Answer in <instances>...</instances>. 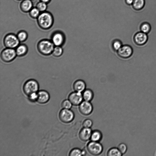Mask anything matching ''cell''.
Masks as SVG:
<instances>
[{"instance_id": "28", "label": "cell", "mask_w": 156, "mask_h": 156, "mask_svg": "<svg viewBox=\"0 0 156 156\" xmlns=\"http://www.w3.org/2000/svg\"><path fill=\"white\" fill-rule=\"evenodd\" d=\"M46 3L41 1L37 5V8L40 11L43 12L45 11L47 7Z\"/></svg>"}, {"instance_id": "17", "label": "cell", "mask_w": 156, "mask_h": 156, "mask_svg": "<svg viewBox=\"0 0 156 156\" xmlns=\"http://www.w3.org/2000/svg\"><path fill=\"white\" fill-rule=\"evenodd\" d=\"M83 100L85 101H90L93 98L94 94L92 90L90 89L85 90L82 94Z\"/></svg>"}, {"instance_id": "27", "label": "cell", "mask_w": 156, "mask_h": 156, "mask_svg": "<svg viewBox=\"0 0 156 156\" xmlns=\"http://www.w3.org/2000/svg\"><path fill=\"white\" fill-rule=\"evenodd\" d=\"M72 104L69 100H65L61 104L62 107L63 109H70L72 106Z\"/></svg>"}, {"instance_id": "11", "label": "cell", "mask_w": 156, "mask_h": 156, "mask_svg": "<svg viewBox=\"0 0 156 156\" xmlns=\"http://www.w3.org/2000/svg\"><path fill=\"white\" fill-rule=\"evenodd\" d=\"M93 110V106L89 101H84L79 105V110L84 115H87L90 114Z\"/></svg>"}, {"instance_id": "1", "label": "cell", "mask_w": 156, "mask_h": 156, "mask_svg": "<svg viewBox=\"0 0 156 156\" xmlns=\"http://www.w3.org/2000/svg\"><path fill=\"white\" fill-rule=\"evenodd\" d=\"M55 46L51 41L43 39L38 42L37 47L38 51L41 54L48 55L52 53Z\"/></svg>"}, {"instance_id": "8", "label": "cell", "mask_w": 156, "mask_h": 156, "mask_svg": "<svg viewBox=\"0 0 156 156\" xmlns=\"http://www.w3.org/2000/svg\"><path fill=\"white\" fill-rule=\"evenodd\" d=\"M59 118L63 122L68 123L72 121L74 118V112L69 109H63L59 113Z\"/></svg>"}, {"instance_id": "35", "label": "cell", "mask_w": 156, "mask_h": 156, "mask_svg": "<svg viewBox=\"0 0 156 156\" xmlns=\"http://www.w3.org/2000/svg\"><path fill=\"white\" fill-rule=\"evenodd\" d=\"M41 1L46 3L49 1L50 0H41Z\"/></svg>"}, {"instance_id": "34", "label": "cell", "mask_w": 156, "mask_h": 156, "mask_svg": "<svg viewBox=\"0 0 156 156\" xmlns=\"http://www.w3.org/2000/svg\"><path fill=\"white\" fill-rule=\"evenodd\" d=\"M82 155H84L86 154V151H85L84 150H82Z\"/></svg>"}, {"instance_id": "3", "label": "cell", "mask_w": 156, "mask_h": 156, "mask_svg": "<svg viewBox=\"0 0 156 156\" xmlns=\"http://www.w3.org/2000/svg\"><path fill=\"white\" fill-rule=\"evenodd\" d=\"M39 84L34 79H30L24 83L23 89L24 93L28 96L34 93H37L39 89Z\"/></svg>"}, {"instance_id": "12", "label": "cell", "mask_w": 156, "mask_h": 156, "mask_svg": "<svg viewBox=\"0 0 156 156\" xmlns=\"http://www.w3.org/2000/svg\"><path fill=\"white\" fill-rule=\"evenodd\" d=\"M68 99L72 104L75 106L79 105L83 100L81 93L76 91L70 93Z\"/></svg>"}, {"instance_id": "4", "label": "cell", "mask_w": 156, "mask_h": 156, "mask_svg": "<svg viewBox=\"0 0 156 156\" xmlns=\"http://www.w3.org/2000/svg\"><path fill=\"white\" fill-rule=\"evenodd\" d=\"M20 41L17 36L13 34H9L5 36L3 43L6 48L15 49L20 44Z\"/></svg>"}, {"instance_id": "2", "label": "cell", "mask_w": 156, "mask_h": 156, "mask_svg": "<svg viewBox=\"0 0 156 156\" xmlns=\"http://www.w3.org/2000/svg\"><path fill=\"white\" fill-rule=\"evenodd\" d=\"M38 23L39 27L43 29L50 28L53 23V19L51 15L44 12L39 15L38 17Z\"/></svg>"}, {"instance_id": "25", "label": "cell", "mask_w": 156, "mask_h": 156, "mask_svg": "<svg viewBox=\"0 0 156 156\" xmlns=\"http://www.w3.org/2000/svg\"><path fill=\"white\" fill-rule=\"evenodd\" d=\"M122 42L118 40H115L114 41L112 44V46L113 49L116 51H117L122 46Z\"/></svg>"}, {"instance_id": "24", "label": "cell", "mask_w": 156, "mask_h": 156, "mask_svg": "<svg viewBox=\"0 0 156 156\" xmlns=\"http://www.w3.org/2000/svg\"><path fill=\"white\" fill-rule=\"evenodd\" d=\"M63 50L62 48L60 46H55L52 54L55 57H59L62 54Z\"/></svg>"}, {"instance_id": "9", "label": "cell", "mask_w": 156, "mask_h": 156, "mask_svg": "<svg viewBox=\"0 0 156 156\" xmlns=\"http://www.w3.org/2000/svg\"><path fill=\"white\" fill-rule=\"evenodd\" d=\"M148 38L147 34L140 31L134 34L133 40L134 44L136 45L142 46L146 44Z\"/></svg>"}, {"instance_id": "14", "label": "cell", "mask_w": 156, "mask_h": 156, "mask_svg": "<svg viewBox=\"0 0 156 156\" xmlns=\"http://www.w3.org/2000/svg\"><path fill=\"white\" fill-rule=\"evenodd\" d=\"M90 128H82L79 133V137L82 141H86L90 138L92 133Z\"/></svg>"}, {"instance_id": "26", "label": "cell", "mask_w": 156, "mask_h": 156, "mask_svg": "<svg viewBox=\"0 0 156 156\" xmlns=\"http://www.w3.org/2000/svg\"><path fill=\"white\" fill-rule=\"evenodd\" d=\"M70 156H82V151L78 148H75L72 150L69 153Z\"/></svg>"}, {"instance_id": "5", "label": "cell", "mask_w": 156, "mask_h": 156, "mask_svg": "<svg viewBox=\"0 0 156 156\" xmlns=\"http://www.w3.org/2000/svg\"><path fill=\"white\" fill-rule=\"evenodd\" d=\"M16 56V50L13 48H6L2 50L1 53L2 60L6 62L12 61Z\"/></svg>"}, {"instance_id": "19", "label": "cell", "mask_w": 156, "mask_h": 156, "mask_svg": "<svg viewBox=\"0 0 156 156\" xmlns=\"http://www.w3.org/2000/svg\"><path fill=\"white\" fill-rule=\"evenodd\" d=\"M102 138V134L101 132L98 130H95L92 132L90 139L92 141L99 142Z\"/></svg>"}, {"instance_id": "29", "label": "cell", "mask_w": 156, "mask_h": 156, "mask_svg": "<svg viewBox=\"0 0 156 156\" xmlns=\"http://www.w3.org/2000/svg\"><path fill=\"white\" fill-rule=\"evenodd\" d=\"M39 12L40 11L37 8H34L30 10V14L31 17L35 18L39 16Z\"/></svg>"}, {"instance_id": "20", "label": "cell", "mask_w": 156, "mask_h": 156, "mask_svg": "<svg viewBox=\"0 0 156 156\" xmlns=\"http://www.w3.org/2000/svg\"><path fill=\"white\" fill-rule=\"evenodd\" d=\"M145 3V0H134L132 5L134 9L139 10L144 7Z\"/></svg>"}, {"instance_id": "31", "label": "cell", "mask_w": 156, "mask_h": 156, "mask_svg": "<svg viewBox=\"0 0 156 156\" xmlns=\"http://www.w3.org/2000/svg\"><path fill=\"white\" fill-rule=\"evenodd\" d=\"M93 125V122L91 120L87 119L85 120L83 123V127L90 128Z\"/></svg>"}, {"instance_id": "32", "label": "cell", "mask_w": 156, "mask_h": 156, "mask_svg": "<svg viewBox=\"0 0 156 156\" xmlns=\"http://www.w3.org/2000/svg\"><path fill=\"white\" fill-rule=\"evenodd\" d=\"M29 100L32 101H37V93H34L28 96Z\"/></svg>"}, {"instance_id": "18", "label": "cell", "mask_w": 156, "mask_h": 156, "mask_svg": "<svg viewBox=\"0 0 156 156\" xmlns=\"http://www.w3.org/2000/svg\"><path fill=\"white\" fill-rule=\"evenodd\" d=\"M32 6V3L30 0H24L21 3V8L24 12H28L30 10Z\"/></svg>"}, {"instance_id": "21", "label": "cell", "mask_w": 156, "mask_h": 156, "mask_svg": "<svg viewBox=\"0 0 156 156\" xmlns=\"http://www.w3.org/2000/svg\"><path fill=\"white\" fill-rule=\"evenodd\" d=\"M151 30V26L147 22H145L142 23L140 27V31L147 34L150 33Z\"/></svg>"}, {"instance_id": "23", "label": "cell", "mask_w": 156, "mask_h": 156, "mask_svg": "<svg viewBox=\"0 0 156 156\" xmlns=\"http://www.w3.org/2000/svg\"><path fill=\"white\" fill-rule=\"evenodd\" d=\"M17 37L20 42L25 41L28 37L27 33L24 31H19L17 34Z\"/></svg>"}, {"instance_id": "22", "label": "cell", "mask_w": 156, "mask_h": 156, "mask_svg": "<svg viewBox=\"0 0 156 156\" xmlns=\"http://www.w3.org/2000/svg\"><path fill=\"white\" fill-rule=\"evenodd\" d=\"M122 154L118 148L113 147L108 151L107 155L108 156H121Z\"/></svg>"}, {"instance_id": "16", "label": "cell", "mask_w": 156, "mask_h": 156, "mask_svg": "<svg viewBox=\"0 0 156 156\" xmlns=\"http://www.w3.org/2000/svg\"><path fill=\"white\" fill-rule=\"evenodd\" d=\"M28 49L25 44H19L16 48V51L17 56L22 57L25 55L27 52Z\"/></svg>"}, {"instance_id": "13", "label": "cell", "mask_w": 156, "mask_h": 156, "mask_svg": "<svg viewBox=\"0 0 156 156\" xmlns=\"http://www.w3.org/2000/svg\"><path fill=\"white\" fill-rule=\"evenodd\" d=\"M50 96L47 91L44 90L39 91L37 93V101L41 104H44L48 101Z\"/></svg>"}, {"instance_id": "33", "label": "cell", "mask_w": 156, "mask_h": 156, "mask_svg": "<svg viewBox=\"0 0 156 156\" xmlns=\"http://www.w3.org/2000/svg\"><path fill=\"white\" fill-rule=\"evenodd\" d=\"M134 0H125V3L127 5H131L133 4Z\"/></svg>"}, {"instance_id": "15", "label": "cell", "mask_w": 156, "mask_h": 156, "mask_svg": "<svg viewBox=\"0 0 156 156\" xmlns=\"http://www.w3.org/2000/svg\"><path fill=\"white\" fill-rule=\"evenodd\" d=\"M86 85L85 82L82 80H78L74 83L73 87L75 91L82 92L85 89Z\"/></svg>"}, {"instance_id": "10", "label": "cell", "mask_w": 156, "mask_h": 156, "mask_svg": "<svg viewBox=\"0 0 156 156\" xmlns=\"http://www.w3.org/2000/svg\"><path fill=\"white\" fill-rule=\"evenodd\" d=\"M51 41L55 46H62L65 43V37L64 34L60 31L54 32L51 36Z\"/></svg>"}, {"instance_id": "30", "label": "cell", "mask_w": 156, "mask_h": 156, "mask_svg": "<svg viewBox=\"0 0 156 156\" xmlns=\"http://www.w3.org/2000/svg\"><path fill=\"white\" fill-rule=\"evenodd\" d=\"M118 148L122 154L125 153L127 150V146L123 143L120 144L118 146Z\"/></svg>"}, {"instance_id": "7", "label": "cell", "mask_w": 156, "mask_h": 156, "mask_svg": "<svg viewBox=\"0 0 156 156\" xmlns=\"http://www.w3.org/2000/svg\"><path fill=\"white\" fill-rule=\"evenodd\" d=\"M133 50L132 47L128 44L122 45L117 51L118 55L120 58L126 59L133 55Z\"/></svg>"}, {"instance_id": "6", "label": "cell", "mask_w": 156, "mask_h": 156, "mask_svg": "<svg viewBox=\"0 0 156 156\" xmlns=\"http://www.w3.org/2000/svg\"><path fill=\"white\" fill-rule=\"evenodd\" d=\"M87 149L88 152L94 155H98L102 152L103 147L98 142L91 141L87 144Z\"/></svg>"}]
</instances>
